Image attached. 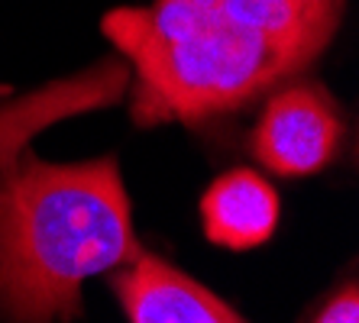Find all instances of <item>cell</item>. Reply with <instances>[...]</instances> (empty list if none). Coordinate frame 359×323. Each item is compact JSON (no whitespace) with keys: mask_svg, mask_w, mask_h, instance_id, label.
I'll return each mask as SVG.
<instances>
[{"mask_svg":"<svg viewBox=\"0 0 359 323\" xmlns=\"http://www.w3.org/2000/svg\"><path fill=\"white\" fill-rule=\"evenodd\" d=\"M282 217L278 191L250 168L220 174L201 198V226L214 246L246 252L272 240Z\"/></svg>","mask_w":359,"mask_h":323,"instance_id":"obj_5","label":"cell"},{"mask_svg":"<svg viewBox=\"0 0 359 323\" xmlns=\"http://www.w3.org/2000/svg\"><path fill=\"white\" fill-rule=\"evenodd\" d=\"M140 252L114 158L0 168V317L72 320L81 284Z\"/></svg>","mask_w":359,"mask_h":323,"instance_id":"obj_2","label":"cell"},{"mask_svg":"<svg viewBox=\"0 0 359 323\" xmlns=\"http://www.w3.org/2000/svg\"><path fill=\"white\" fill-rule=\"evenodd\" d=\"M340 142L343 120L330 94L318 84H294L266 104L252 133V156L282 178H308L334 162Z\"/></svg>","mask_w":359,"mask_h":323,"instance_id":"obj_3","label":"cell"},{"mask_svg":"<svg viewBox=\"0 0 359 323\" xmlns=\"http://www.w3.org/2000/svg\"><path fill=\"white\" fill-rule=\"evenodd\" d=\"M114 278L126 320L133 323H240L233 307L162 259L136 252Z\"/></svg>","mask_w":359,"mask_h":323,"instance_id":"obj_4","label":"cell"},{"mask_svg":"<svg viewBox=\"0 0 359 323\" xmlns=\"http://www.w3.org/2000/svg\"><path fill=\"white\" fill-rule=\"evenodd\" d=\"M340 13L343 0H156L104 29L133 62L140 123H201L304 71Z\"/></svg>","mask_w":359,"mask_h":323,"instance_id":"obj_1","label":"cell"},{"mask_svg":"<svg viewBox=\"0 0 359 323\" xmlns=\"http://www.w3.org/2000/svg\"><path fill=\"white\" fill-rule=\"evenodd\" d=\"M311 320H318V323H356L359 320L356 284H346V288H340L330 301H324V304L314 310Z\"/></svg>","mask_w":359,"mask_h":323,"instance_id":"obj_6","label":"cell"}]
</instances>
